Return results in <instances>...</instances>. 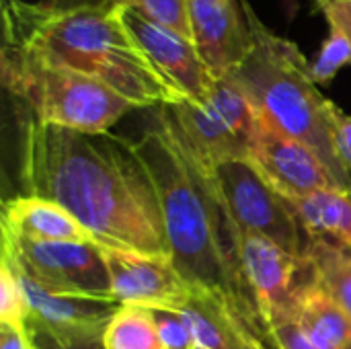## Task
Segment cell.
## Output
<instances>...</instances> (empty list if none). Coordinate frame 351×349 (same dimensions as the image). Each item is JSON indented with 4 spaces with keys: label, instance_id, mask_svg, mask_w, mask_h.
Listing matches in <instances>:
<instances>
[{
    "label": "cell",
    "instance_id": "cell-1",
    "mask_svg": "<svg viewBox=\"0 0 351 349\" xmlns=\"http://www.w3.org/2000/svg\"><path fill=\"white\" fill-rule=\"evenodd\" d=\"M10 99V97H6ZM21 119V189L64 206L103 247L171 257L160 202L134 142Z\"/></svg>",
    "mask_w": 351,
    "mask_h": 349
},
{
    "label": "cell",
    "instance_id": "cell-2",
    "mask_svg": "<svg viewBox=\"0 0 351 349\" xmlns=\"http://www.w3.org/2000/svg\"><path fill=\"white\" fill-rule=\"evenodd\" d=\"M134 148L154 183L179 274L220 300L261 344L280 349L259 311L241 259V237L214 179L158 123Z\"/></svg>",
    "mask_w": 351,
    "mask_h": 349
},
{
    "label": "cell",
    "instance_id": "cell-3",
    "mask_svg": "<svg viewBox=\"0 0 351 349\" xmlns=\"http://www.w3.org/2000/svg\"><path fill=\"white\" fill-rule=\"evenodd\" d=\"M2 41L97 78L136 109L185 99L158 74L111 4L56 10L41 2L2 0Z\"/></svg>",
    "mask_w": 351,
    "mask_h": 349
},
{
    "label": "cell",
    "instance_id": "cell-4",
    "mask_svg": "<svg viewBox=\"0 0 351 349\" xmlns=\"http://www.w3.org/2000/svg\"><path fill=\"white\" fill-rule=\"evenodd\" d=\"M241 6L251 29V49L226 78L249 97L259 115L315 150L339 185L351 191V175L339 163L333 144L331 99L313 80L311 62L294 41L269 31L247 0H241Z\"/></svg>",
    "mask_w": 351,
    "mask_h": 349
},
{
    "label": "cell",
    "instance_id": "cell-5",
    "mask_svg": "<svg viewBox=\"0 0 351 349\" xmlns=\"http://www.w3.org/2000/svg\"><path fill=\"white\" fill-rule=\"evenodd\" d=\"M0 78L4 95L45 125L107 134L136 109L97 78L49 64L10 41H2Z\"/></svg>",
    "mask_w": 351,
    "mask_h": 349
},
{
    "label": "cell",
    "instance_id": "cell-6",
    "mask_svg": "<svg viewBox=\"0 0 351 349\" xmlns=\"http://www.w3.org/2000/svg\"><path fill=\"white\" fill-rule=\"evenodd\" d=\"M2 255L47 292L113 302L101 245L27 241L2 230Z\"/></svg>",
    "mask_w": 351,
    "mask_h": 349
},
{
    "label": "cell",
    "instance_id": "cell-7",
    "mask_svg": "<svg viewBox=\"0 0 351 349\" xmlns=\"http://www.w3.org/2000/svg\"><path fill=\"white\" fill-rule=\"evenodd\" d=\"M214 179L241 232L259 234L294 257H306L311 239L290 200L274 189L249 158L220 165Z\"/></svg>",
    "mask_w": 351,
    "mask_h": 349
},
{
    "label": "cell",
    "instance_id": "cell-8",
    "mask_svg": "<svg viewBox=\"0 0 351 349\" xmlns=\"http://www.w3.org/2000/svg\"><path fill=\"white\" fill-rule=\"evenodd\" d=\"M111 296L119 306L148 311H179L193 294V286L179 274L171 257H152L101 245Z\"/></svg>",
    "mask_w": 351,
    "mask_h": 349
},
{
    "label": "cell",
    "instance_id": "cell-9",
    "mask_svg": "<svg viewBox=\"0 0 351 349\" xmlns=\"http://www.w3.org/2000/svg\"><path fill=\"white\" fill-rule=\"evenodd\" d=\"M239 237L247 282L271 331L276 323L292 319L298 290L313 278V267L306 257H294L259 234L239 230Z\"/></svg>",
    "mask_w": 351,
    "mask_h": 349
},
{
    "label": "cell",
    "instance_id": "cell-10",
    "mask_svg": "<svg viewBox=\"0 0 351 349\" xmlns=\"http://www.w3.org/2000/svg\"><path fill=\"white\" fill-rule=\"evenodd\" d=\"M249 160L284 197H300L321 189H343L315 150L278 130L263 115H259L249 146Z\"/></svg>",
    "mask_w": 351,
    "mask_h": 349
},
{
    "label": "cell",
    "instance_id": "cell-11",
    "mask_svg": "<svg viewBox=\"0 0 351 349\" xmlns=\"http://www.w3.org/2000/svg\"><path fill=\"white\" fill-rule=\"evenodd\" d=\"M19 276L29 298V329L33 335L49 339L60 348L101 344L103 333L119 304L53 294L37 286L25 274L19 272Z\"/></svg>",
    "mask_w": 351,
    "mask_h": 349
},
{
    "label": "cell",
    "instance_id": "cell-12",
    "mask_svg": "<svg viewBox=\"0 0 351 349\" xmlns=\"http://www.w3.org/2000/svg\"><path fill=\"white\" fill-rule=\"evenodd\" d=\"M123 25L158 70V74L175 86L183 97L206 103L214 84V74L206 68L191 39L152 23L130 8H117Z\"/></svg>",
    "mask_w": 351,
    "mask_h": 349
},
{
    "label": "cell",
    "instance_id": "cell-13",
    "mask_svg": "<svg viewBox=\"0 0 351 349\" xmlns=\"http://www.w3.org/2000/svg\"><path fill=\"white\" fill-rule=\"evenodd\" d=\"M156 123H160L177 144L210 173L224 163L249 158V146L208 103L185 97L177 103L162 105L158 107Z\"/></svg>",
    "mask_w": 351,
    "mask_h": 349
},
{
    "label": "cell",
    "instance_id": "cell-14",
    "mask_svg": "<svg viewBox=\"0 0 351 349\" xmlns=\"http://www.w3.org/2000/svg\"><path fill=\"white\" fill-rule=\"evenodd\" d=\"M191 39L214 76L230 74L251 49V29L241 0H189Z\"/></svg>",
    "mask_w": 351,
    "mask_h": 349
},
{
    "label": "cell",
    "instance_id": "cell-15",
    "mask_svg": "<svg viewBox=\"0 0 351 349\" xmlns=\"http://www.w3.org/2000/svg\"><path fill=\"white\" fill-rule=\"evenodd\" d=\"M2 230L41 243H93L95 237L58 202L21 193L2 204Z\"/></svg>",
    "mask_w": 351,
    "mask_h": 349
},
{
    "label": "cell",
    "instance_id": "cell-16",
    "mask_svg": "<svg viewBox=\"0 0 351 349\" xmlns=\"http://www.w3.org/2000/svg\"><path fill=\"white\" fill-rule=\"evenodd\" d=\"M179 313L197 348L204 349H269L261 344L232 313L204 290H193L191 298Z\"/></svg>",
    "mask_w": 351,
    "mask_h": 349
},
{
    "label": "cell",
    "instance_id": "cell-17",
    "mask_svg": "<svg viewBox=\"0 0 351 349\" xmlns=\"http://www.w3.org/2000/svg\"><path fill=\"white\" fill-rule=\"evenodd\" d=\"M292 321L319 349H351V317L313 278L298 290Z\"/></svg>",
    "mask_w": 351,
    "mask_h": 349
},
{
    "label": "cell",
    "instance_id": "cell-18",
    "mask_svg": "<svg viewBox=\"0 0 351 349\" xmlns=\"http://www.w3.org/2000/svg\"><path fill=\"white\" fill-rule=\"evenodd\" d=\"M288 200L311 241L351 251V191L321 189Z\"/></svg>",
    "mask_w": 351,
    "mask_h": 349
},
{
    "label": "cell",
    "instance_id": "cell-19",
    "mask_svg": "<svg viewBox=\"0 0 351 349\" xmlns=\"http://www.w3.org/2000/svg\"><path fill=\"white\" fill-rule=\"evenodd\" d=\"M306 259L317 282L351 317V251L323 241H311Z\"/></svg>",
    "mask_w": 351,
    "mask_h": 349
},
{
    "label": "cell",
    "instance_id": "cell-20",
    "mask_svg": "<svg viewBox=\"0 0 351 349\" xmlns=\"http://www.w3.org/2000/svg\"><path fill=\"white\" fill-rule=\"evenodd\" d=\"M103 349H165L152 311L119 306L103 333Z\"/></svg>",
    "mask_w": 351,
    "mask_h": 349
},
{
    "label": "cell",
    "instance_id": "cell-21",
    "mask_svg": "<svg viewBox=\"0 0 351 349\" xmlns=\"http://www.w3.org/2000/svg\"><path fill=\"white\" fill-rule=\"evenodd\" d=\"M206 103L226 121V125L247 146H251V140L257 130L259 113L253 107V103L249 101V97L230 78L216 76Z\"/></svg>",
    "mask_w": 351,
    "mask_h": 349
},
{
    "label": "cell",
    "instance_id": "cell-22",
    "mask_svg": "<svg viewBox=\"0 0 351 349\" xmlns=\"http://www.w3.org/2000/svg\"><path fill=\"white\" fill-rule=\"evenodd\" d=\"M111 6L136 10L152 23L191 39L189 0H111Z\"/></svg>",
    "mask_w": 351,
    "mask_h": 349
},
{
    "label": "cell",
    "instance_id": "cell-23",
    "mask_svg": "<svg viewBox=\"0 0 351 349\" xmlns=\"http://www.w3.org/2000/svg\"><path fill=\"white\" fill-rule=\"evenodd\" d=\"M31 309L16 267L2 255L0 259V323L29 327Z\"/></svg>",
    "mask_w": 351,
    "mask_h": 349
},
{
    "label": "cell",
    "instance_id": "cell-24",
    "mask_svg": "<svg viewBox=\"0 0 351 349\" xmlns=\"http://www.w3.org/2000/svg\"><path fill=\"white\" fill-rule=\"evenodd\" d=\"M346 66H351L350 39L337 27H329V37L323 41L317 58L311 62L313 80L317 84H329Z\"/></svg>",
    "mask_w": 351,
    "mask_h": 349
},
{
    "label": "cell",
    "instance_id": "cell-25",
    "mask_svg": "<svg viewBox=\"0 0 351 349\" xmlns=\"http://www.w3.org/2000/svg\"><path fill=\"white\" fill-rule=\"evenodd\" d=\"M158 335L165 349H193L197 348L185 319L175 311H152Z\"/></svg>",
    "mask_w": 351,
    "mask_h": 349
},
{
    "label": "cell",
    "instance_id": "cell-26",
    "mask_svg": "<svg viewBox=\"0 0 351 349\" xmlns=\"http://www.w3.org/2000/svg\"><path fill=\"white\" fill-rule=\"evenodd\" d=\"M329 121H331V134L333 144L339 163L351 175V115H348L339 105L331 101L329 105Z\"/></svg>",
    "mask_w": 351,
    "mask_h": 349
},
{
    "label": "cell",
    "instance_id": "cell-27",
    "mask_svg": "<svg viewBox=\"0 0 351 349\" xmlns=\"http://www.w3.org/2000/svg\"><path fill=\"white\" fill-rule=\"evenodd\" d=\"M271 333H274V339L280 349H319L302 333V329L292 319H284V321L276 323Z\"/></svg>",
    "mask_w": 351,
    "mask_h": 349
},
{
    "label": "cell",
    "instance_id": "cell-28",
    "mask_svg": "<svg viewBox=\"0 0 351 349\" xmlns=\"http://www.w3.org/2000/svg\"><path fill=\"white\" fill-rule=\"evenodd\" d=\"M329 27H337L351 43V0H319Z\"/></svg>",
    "mask_w": 351,
    "mask_h": 349
},
{
    "label": "cell",
    "instance_id": "cell-29",
    "mask_svg": "<svg viewBox=\"0 0 351 349\" xmlns=\"http://www.w3.org/2000/svg\"><path fill=\"white\" fill-rule=\"evenodd\" d=\"M0 349H37V344L29 327L0 323Z\"/></svg>",
    "mask_w": 351,
    "mask_h": 349
},
{
    "label": "cell",
    "instance_id": "cell-30",
    "mask_svg": "<svg viewBox=\"0 0 351 349\" xmlns=\"http://www.w3.org/2000/svg\"><path fill=\"white\" fill-rule=\"evenodd\" d=\"M41 4L56 10H74V8H101L109 6L111 0H41Z\"/></svg>",
    "mask_w": 351,
    "mask_h": 349
},
{
    "label": "cell",
    "instance_id": "cell-31",
    "mask_svg": "<svg viewBox=\"0 0 351 349\" xmlns=\"http://www.w3.org/2000/svg\"><path fill=\"white\" fill-rule=\"evenodd\" d=\"M35 337V344H37V349H103V344H90V346H74V348H60L56 344H51L49 339H43V337Z\"/></svg>",
    "mask_w": 351,
    "mask_h": 349
},
{
    "label": "cell",
    "instance_id": "cell-32",
    "mask_svg": "<svg viewBox=\"0 0 351 349\" xmlns=\"http://www.w3.org/2000/svg\"><path fill=\"white\" fill-rule=\"evenodd\" d=\"M212 2H228V0H212Z\"/></svg>",
    "mask_w": 351,
    "mask_h": 349
},
{
    "label": "cell",
    "instance_id": "cell-33",
    "mask_svg": "<svg viewBox=\"0 0 351 349\" xmlns=\"http://www.w3.org/2000/svg\"><path fill=\"white\" fill-rule=\"evenodd\" d=\"M193 349H204V348H193Z\"/></svg>",
    "mask_w": 351,
    "mask_h": 349
},
{
    "label": "cell",
    "instance_id": "cell-34",
    "mask_svg": "<svg viewBox=\"0 0 351 349\" xmlns=\"http://www.w3.org/2000/svg\"><path fill=\"white\" fill-rule=\"evenodd\" d=\"M317 2H319V0H317Z\"/></svg>",
    "mask_w": 351,
    "mask_h": 349
}]
</instances>
